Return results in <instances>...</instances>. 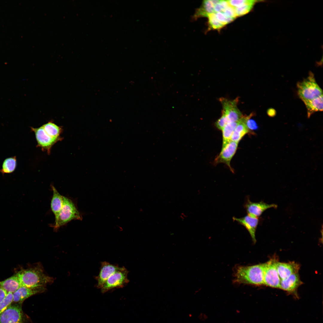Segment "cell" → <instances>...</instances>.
<instances>
[{"label": "cell", "mask_w": 323, "mask_h": 323, "mask_svg": "<svg viewBox=\"0 0 323 323\" xmlns=\"http://www.w3.org/2000/svg\"><path fill=\"white\" fill-rule=\"evenodd\" d=\"M239 121L228 123L222 129L223 135L222 147L225 146L231 141L232 135Z\"/></svg>", "instance_id": "cb8c5ba5"}, {"label": "cell", "mask_w": 323, "mask_h": 323, "mask_svg": "<svg viewBox=\"0 0 323 323\" xmlns=\"http://www.w3.org/2000/svg\"><path fill=\"white\" fill-rule=\"evenodd\" d=\"M45 132L52 138L61 139L60 135L62 132V127L59 126L51 121L42 126Z\"/></svg>", "instance_id": "603a6c76"}, {"label": "cell", "mask_w": 323, "mask_h": 323, "mask_svg": "<svg viewBox=\"0 0 323 323\" xmlns=\"http://www.w3.org/2000/svg\"><path fill=\"white\" fill-rule=\"evenodd\" d=\"M238 143L231 141L223 146L219 154L215 158L214 163H223L226 164L232 172L233 170L230 165L231 161L237 149Z\"/></svg>", "instance_id": "30bf717a"}, {"label": "cell", "mask_w": 323, "mask_h": 323, "mask_svg": "<svg viewBox=\"0 0 323 323\" xmlns=\"http://www.w3.org/2000/svg\"><path fill=\"white\" fill-rule=\"evenodd\" d=\"M252 115V114L250 115L249 117L247 119L246 122V125L249 130H255L258 128V126L255 121L253 120L250 119Z\"/></svg>", "instance_id": "1f68e13d"}, {"label": "cell", "mask_w": 323, "mask_h": 323, "mask_svg": "<svg viewBox=\"0 0 323 323\" xmlns=\"http://www.w3.org/2000/svg\"><path fill=\"white\" fill-rule=\"evenodd\" d=\"M118 266L106 261L102 262L98 275L96 277V287L100 289L108 278L118 269Z\"/></svg>", "instance_id": "5bb4252c"}, {"label": "cell", "mask_w": 323, "mask_h": 323, "mask_svg": "<svg viewBox=\"0 0 323 323\" xmlns=\"http://www.w3.org/2000/svg\"><path fill=\"white\" fill-rule=\"evenodd\" d=\"M302 283L298 273L291 275L286 278L281 280L280 289L283 290L290 294L293 295L297 298H298L297 290Z\"/></svg>", "instance_id": "4fadbf2b"}, {"label": "cell", "mask_w": 323, "mask_h": 323, "mask_svg": "<svg viewBox=\"0 0 323 323\" xmlns=\"http://www.w3.org/2000/svg\"><path fill=\"white\" fill-rule=\"evenodd\" d=\"M21 286L33 288L45 287L53 282V278L46 275L40 265L27 269H23L16 273Z\"/></svg>", "instance_id": "6da1fadb"}, {"label": "cell", "mask_w": 323, "mask_h": 323, "mask_svg": "<svg viewBox=\"0 0 323 323\" xmlns=\"http://www.w3.org/2000/svg\"><path fill=\"white\" fill-rule=\"evenodd\" d=\"M277 205L268 204L263 202H252L247 198L244 205L248 215L252 217H258L265 211L271 208H276Z\"/></svg>", "instance_id": "8fae6325"}, {"label": "cell", "mask_w": 323, "mask_h": 323, "mask_svg": "<svg viewBox=\"0 0 323 323\" xmlns=\"http://www.w3.org/2000/svg\"><path fill=\"white\" fill-rule=\"evenodd\" d=\"M229 5L227 0H219L214 6V13H223L225 9Z\"/></svg>", "instance_id": "f1b7e54d"}, {"label": "cell", "mask_w": 323, "mask_h": 323, "mask_svg": "<svg viewBox=\"0 0 323 323\" xmlns=\"http://www.w3.org/2000/svg\"><path fill=\"white\" fill-rule=\"evenodd\" d=\"M307 109V117L314 112L323 110V95L313 99L303 102Z\"/></svg>", "instance_id": "44dd1931"}, {"label": "cell", "mask_w": 323, "mask_h": 323, "mask_svg": "<svg viewBox=\"0 0 323 323\" xmlns=\"http://www.w3.org/2000/svg\"><path fill=\"white\" fill-rule=\"evenodd\" d=\"M82 217L74 202L70 199L63 196L62 208L55 217V222L51 225L55 231L73 220H81Z\"/></svg>", "instance_id": "3957f363"}, {"label": "cell", "mask_w": 323, "mask_h": 323, "mask_svg": "<svg viewBox=\"0 0 323 323\" xmlns=\"http://www.w3.org/2000/svg\"><path fill=\"white\" fill-rule=\"evenodd\" d=\"M249 116H244L241 118L235 128L232 135L231 141L238 143L243 137L250 132L246 124V121Z\"/></svg>", "instance_id": "e0dca14e"}, {"label": "cell", "mask_w": 323, "mask_h": 323, "mask_svg": "<svg viewBox=\"0 0 323 323\" xmlns=\"http://www.w3.org/2000/svg\"><path fill=\"white\" fill-rule=\"evenodd\" d=\"M232 219L246 229L253 242L255 243L256 241L255 233L259 221L258 217H252L248 215L240 218L233 217Z\"/></svg>", "instance_id": "9a60e30c"}, {"label": "cell", "mask_w": 323, "mask_h": 323, "mask_svg": "<svg viewBox=\"0 0 323 323\" xmlns=\"http://www.w3.org/2000/svg\"><path fill=\"white\" fill-rule=\"evenodd\" d=\"M45 290V287L30 288L21 286L13 293L12 303L22 304L26 299L34 295L43 292Z\"/></svg>", "instance_id": "7c38bea8"}, {"label": "cell", "mask_w": 323, "mask_h": 323, "mask_svg": "<svg viewBox=\"0 0 323 323\" xmlns=\"http://www.w3.org/2000/svg\"><path fill=\"white\" fill-rule=\"evenodd\" d=\"M13 294L8 293L6 297L0 303V314L4 312L12 303Z\"/></svg>", "instance_id": "4316f807"}, {"label": "cell", "mask_w": 323, "mask_h": 323, "mask_svg": "<svg viewBox=\"0 0 323 323\" xmlns=\"http://www.w3.org/2000/svg\"><path fill=\"white\" fill-rule=\"evenodd\" d=\"M229 123L226 116L222 114L221 117L215 123L216 127L219 129L222 130L227 124Z\"/></svg>", "instance_id": "f546056e"}, {"label": "cell", "mask_w": 323, "mask_h": 323, "mask_svg": "<svg viewBox=\"0 0 323 323\" xmlns=\"http://www.w3.org/2000/svg\"><path fill=\"white\" fill-rule=\"evenodd\" d=\"M214 13L217 19L224 26L234 19L233 18L227 16L223 13L219 12Z\"/></svg>", "instance_id": "83f0119b"}, {"label": "cell", "mask_w": 323, "mask_h": 323, "mask_svg": "<svg viewBox=\"0 0 323 323\" xmlns=\"http://www.w3.org/2000/svg\"><path fill=\"white\" fill-rule=\"evenodd\" d=\"M220 100L223 106L222 114L226 116L229 123L239 121L243 117L237 106V99L231 100L221 98Z\"/></svg>", "instance_id": "ba28073f"}, {"label": "cell", "mask_w": 323, "mask_h": 323, "mask_svg": "<svg viewBox=\"0 0 323 323\" xmlns=\"http://www.w3.org/2000/svg\"><path fill=\"white\" fill-rule=\"evenodd\" d=\"M251 0H227L229 4L234 8H235L243 5L246 4L248 3L251 1Z\"/></svg>", "instance_id": "4dcf8cb0"}, {"label": "cell", "mask_w": 323, "mask_h": 323, "mask_svg": "<svg viewBox=\"0 0 323 323\" xmlns=\"http://www.w3.org/2000/svg\"><path fill=\"white\" fill-rule=\"evenodd\" d=\"M264 263L237 267L234 282L240 284L261 285L264 284Z\"/></svg>", "instance_id": "7a4b0ae2"}, {"label": "cell", "mask_w": 323, "mask_h": 323, "mask_svg": "<svg viewBox=\"0 0 323 323\" xmlns=\"http://www.w3.org/2000/svg\"><path fill=\"white\" fill-rule=\"evenodd\" d=\"M219 0H206L203 1L201 7L197 9L194 16L196 19L201 17H207L211 13H214V7Z\"/></svg>", "instance_id": "ac0fdd59"}, {"label": "cell", "mask_w": 323, "mask_h": 323, "mask_svg": "<svg viewBox=\"0 0 323 323\" xmlns=\"http://www.w3.org/2000/svg\"><path fill=\"white\" fill-rule=\"evenodd\" d=\"M300 266L294 262L287 263L278 262L277 268L281 280L284 279L293 274L298 272Z\"/></svg>", "instance_id": "2e32d148"}, {"label": "cell", "mask_w": 323, "mask_h": 323, "mask_svg": "<svg viewBox=\"0 0 323 323\" xmlns=\"http://www.w3.org/2000/svg\"><path fill=\"white\" fill-rule=\"evenodd\" d=\"M299 97L304 102L316 98L323 95L322 91L317 83L314 74L311 72L306 79L297 84Z\"/></svg>", "instance_id": "277c9868"}, {"label": "cell", "mask_w": 323, "mask_h": 323, "mask_svg": "<svg viewBox=\"0 0 323 323\" xmlns=\"http://www.w3.org/2000/svg\"><path fill=\"white\" fill-rule=\"evenodd\" d=\"M7 293L0 286V303L6 296Z\"/></svg>", "instance_id": "836d02e7"}, {"label": "cell", "mask_w": 323, "mask_h": 323, "mask_svg": "<svg viewBox=\"0 0 323 323\" xmlns=\"http://www.w3.org/2000/svg\"><path fill=\"white\" fill-rule=\"evenodd\" d=\"M17 166L16 156L10 157L6 159L3 161L0 172L3 175L5 174L11 173L14 171Z\"/></svg>", "instance_id": "7402d4cb"}, {"label": "cell", "mask_w": 323, "mask_h": 323, "mask_svg": "<svg viewBox=\"0 0 323 323\" xmlns=\"http://www.w3.org/2000/svg\"><path fill=\"white\" fill-rule=\"evenodd\" d=\"M267 113L270 117H273L276 115V112L275 109H269L267 112Z\"/></svg>", "instance_id": "e575fe53"}, {"label": "cell", "mask_w": 323, "mask_h": 323, "mask_svg": "<svg viewBox=\"0 0 323 323\" xmlns=\"http://www.w3.org/2000/svg\"><path fill=\"white\" fill-rule=\"evenodd\" d=\"M207 17L208 18L209 26L211 28L214 29H220L224 26L217 19L214 13L209 14Z\"/></svg>", "instance_id": "484cf974"}, {"label": "cell", "mask_w": 323, "mask_h": 323, "mask_svg": "<svg viewBox=\"0 0 323 323\" xmlns=\"http://www.w3.org/2000/svg\"><path fill=\"white\" fill-rule=\"evenodd\" d=\"M128 271L124 266L119 269L110 276L100 289L102 293L115 289L122 288L129 282Z\"/></svg>", "instance_id": "5b68a950"}, {"label": "cell", "mask_w": 323, "mask_h": 323, "mask_svg": "<svg viewBox=\"0 0 323 323\" xmlns=\"http://www.w3.org/2000/svg\"><path fill=\"white\" fill-rule=\"evenodd\" d=\"M278 262L275 258L272 259L264 263V284L269 287L279 288L281 280L277 268Z\"/></svg>", "instance_id": "52a82bcc"}, {"label": "cell", "mask_w": 323, "mask_h": 323, "mask_svg": "<svg viewBox=\"0 0 323 323\" xmlns=\"http://www.w3.org/2000/svg\"><path fill=\"white\" fill-rule=\"evenodd\" d=\"M26 319L22 304L12 303L0 314V323H25Z\"/></svg>", "instance_id": "8992f818"}, {"label": "cell", "mask_w": 323, "mask_h": 323, "mask_svg": "<svg viewBox=\"0 0 323 323\" xmlns=\"http://www.w3.org/2000/svg\"><path fill=\"white\" fill-rule=\"evenodd\" d=\"M258 1L251 0V1L248 3L234 8L237 17L241 16L248 13L251 10L256 3Z\"/></svg>", "instance_id": "d4e9b609"}, {"label": "cell", "mask_w": 323, "mask_h": 323, "mask_svg": "<svg viewBox=\"0 0 323 323\" xmlns=\"http://www.w3.org/2000/svg\"><path fill=\"white\" fill-rule=\"evenodd\" d=\"M51 188L53 191V196L51 201V211L56 216L61 211L63 206V196L60 194L52 185Z\"/></svg>", "instance_id": "ffe728a7"}, {"label": "cell", "mask_w": 323, "mask_h": 323, "mask_svg": "<svg viewBox=\"0 0 323 323\" xmlns=\"http://www.w3.org/2000/svg\"><path fill=\"white\" fill-rule=\"evenodd\" d=\"M223 13L227 16L234 19L237 17L234 8L229 5L226 8Z\"/></svg>", "instance_id": "d6a6232c"}, {"label": "cell", "mask_w": 323, "mask_h": 323, "mask_svg": "<svg viewBox=\"0 0 323 323\" xmlns=\"http://www.w3.org/2000/svg\"><path fill=\"white\" fill-rule=\"evenodd\" d=\"M31 131L35 134L37 146L41 147L43 150L47 151L49 154L53 146L60 139L52 137L45 131L42 126L35 128L31 127Z\"/></svg>", "instance_id": "9c48e42d"}, {"label": "cell", "mask_w": 323, "mask_h": 323, "mask_svg": "<svg viewBox=\"0 0 323 323\" xmlns=\"http://www.w3.org/2000/svg\"><path fill=\"white\" fill-rule=\"evenodd\" d=\"M0 286L7 293H13L21 287V285L16 274L3 281H0Z\"/></svg>", "instance_id": "d6986e66"}]
</instances>
